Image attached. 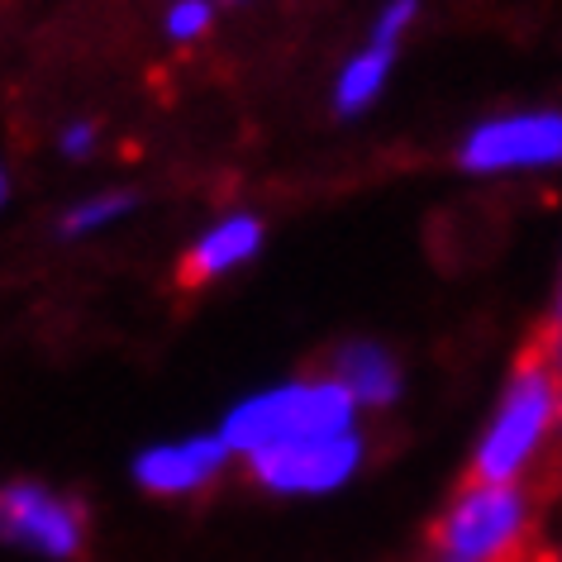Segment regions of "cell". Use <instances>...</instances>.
<instances>
[{
  "instance_id": "6da1fadb",
  "label": "cell",
  "mask_w": 562,
  "mask_h": 562,
  "mask_svg": "<svg viewBox=\"0 0 562 562\" xmlns=\"http://www.w3.org/2000/svg\"><path fill=\"white\" fill-rule=\"evenodd\" d=\"M562 448V376L533 353L505 376L482 434L468 453V476L482 482H533V472Z\"/></svg>"
},
{
  "instance_id": "7a4b0ae2",
  "label": "cell",
  "mask_w": 562,
  "mask_h": 562,
  "mask_svg": "<svg viewBox=\"0 0 562 562\" xmlns=\"http://www.w3.org/2000/svg\"><path fill=\"white\" fill-rule=\"evenodd\" d=\"M348 429H362V411L329 372L291 376V382H272L262 391H248V396H238L215 425L224 448H229L238 462L262 458V453H272V448H286V443L348 434Z\"/></svg>"
},
{
  "instance_id": "3957f363",
  "label": "cell",
  "mask_w": 562,
  "mask_h": 562,
  "mask_svg": "<svg viewBox=\"0 0 562 562\" xmlns=\"http://www.w3.org/2000/svg\"><path fill=\"white\" fill-rule=\"evenodd\" d=\"M429 553L453 562H539V491L533 482L462 476L434 515Z\"/></svg>"
},
{
  "instance_id": "277c9868",
  "label": "cell",
  "mask_w": 562,
  "mask_h": 562,
  "mask_svg": "<svg viewBox=\"0 0 562 562\" xmlns=\"http://www.w3.org/2000/svg\"><path fill=\"white\" fill-rule=\"evenodd\" d=\"M458 167L476 181L539 177L562 167V110L529 105L476 120L458 144Z\"/></svg>"
},
{
  "instance_id": "5b68a950",
  "label": "cell",
  "mask_w": 562,
  "mask_h": 562,
  "mask_svg": "<svg viewBox=\"0 0 562 562\" xmlns=\"http://www.w3.org/2000/svg\"><path fill=\"white\" fill-rule=\"evenodd\" d=\"M368 434L348 429V434H325V439H305L272 448L262 458H248L244 468L267 496H286V501H319V496H339L344 486H353V476L368 468Z\"/></svg>"
},
{
  "instance_id": "8992f818",
  "label": "cell",
  "mask_w": 562,
  "mask_h": 562,
  "mask_svg": "<svg viewBox=\"0 0 562 562\" xmlns=\"http://www.w3.org/2000/svg\"><path fill=\"white\" fill-rule=\"evenodd\" d=\"M0 543L48 562H72L87 548V510L44 482L0 486Z\"/></svg>"
},
{
  "instance_id": "52a82bcc",
  "label": "cell",
  "mask_w": 562,
  "mask_h": 562,
  "mask_svg": "<svg viewBox=\"0 0 562 562\" xmlns=\"http://www.w3.org/2000/svg\"><path fill=\"white\" fill-rule=\"evenodd\" d=\"M229 462H234V453L224 448V439L215 429H205V434H181V439L144 443L130 458V476H134L138 491H148V496L177 501V496H195V491L215 486L220 476L229 472Z\"/></svg>"
},
{
  "instance_id": "ba28073f",
  "label": "cell",
  "mask_w": 562,
  "mask_h": 562,
  "mask_svg": "<svg viewBox=\"0 0 562 562\" xmlns=\"http://www.w3.org/2000/svg\"><path fill=\"white\" fill-rule=\"evenodd\" d=\"M262 244H267L262 215L229 210V215H220L215 224H205V229L195 234V244L187 248V258H181V281H187V286H210V281L244 272L262 252Z\"/></svg>"
},
{
  "instance_id": "9c48e42d",
  "label": "cell",
  "mask_w": 562,
  "mask_h": 562,
  "mask_svg": "<svg viewBox=\"0 0 562 562\" xmlns=\"http://www.w3.org/2000/svg\"><path fill=\"white\" fill-rule=\"evenodd\" d=\"M329 376L339 382L362 415H382L405 396V368L382 339H344L329 353Z\"/></svg>"
},
{
  "instance_id": "30bf717a",
  "label": "cell",
  "mask_w": 562,
  "mask_h": 562,
  "mask_svg": "<svg viewBox=\"0 0 562 562\" xmlns=\"http://www.w3.org/2000/svg\"><path fill=\"white\" fill-rule=\"evenodd\" d=\"M396 53L401 48H386V44H372L362 38V48H353L344 58V67L334 72V87H329V101H334V115L339 120H358L382 101L386 87H391V72H396Z\"/></svg>"
},
{
  "instance_id": "8fae6325",
  "label": "cell",
  "mask_w": 562,
  "mask_h": 562,
  "mask_svg": "<svg viewBox=\"0 0 562 562\" xmlns=\"http://www.w3.org/2000/svg\"><path fill=\"white\" fill-rule=\"evenodd\" d=\"M138 210V191H91L58 215V238H95Z\"/></svg>"
},
{
  "instance_id": "7c38bea8",
  "label": "cell",
  "mask_w": 562,
  "mask_h": 562,
  "mask_svg": "<svg viewBox=\"0 0 562 562\" xmlns=\"http://www.w3.org/2000/svg\"><path fill=\"white\" fill-rule=\"evenodd\" d=\"M210 24H215V0H172L162 10V34L172 44H195L210 34Z\"/></svg>"
},
{
  "instance_id": "4fadbf2b",
  "label": "cell",
  "mask_w": 562,
  "mask_h": 562,
  "mask_svg": "<svg viewBox=\"0 0 562 562\" xmlns=\"http://www.w3.org/2000/svg\"><path fill=\"white\" fill-rule=\"evenodd\" d=\"M415 20H419V0H382L368 24V38L372 44H386V48H401L405 34L415 30Z\"/></svg>"
},
{
  "instance_id": "5bb4252c",
  "label": "cell",
  "mask_w": 562,
  "mask_h": 562,
  "mask_svg": "<svg viewBox=\"0 0 562 562\" xmlns=\"http://www.w3.org/2000/svg\"><path fill=\"white\" fill-rule=\"evenodd\" d=\"M95 144H101V130H95V120H67L58 130V153L67 162H87Z\"/></svg>"
},
{
  "instance_id": "9a60e30c",
  "label": "cell",
  "mask_w": 562,
  "mask_h": 562,
  "mask_svg": "<svg viewBox=\"0 0 562 562\" xmlns=\"http://www.w3.org/2000/svg\"><path fill=\"white\" fill-rule=\"evenodd\" d=\"M533 353H539L548 368L562 376V319H548V325L539 329V339H533Z\"/></svg>"
},
{
  "instance_id": "2e32d148",
  "label": "cell",
  "mask_w": 562,
  "mask_h": 562,
  "mask_svg": "<svg viewBox=\"0 0 562 562\" xmlns=\"http://www.w3.org/2000/svg\"><path fill=\"white\" fill-rule=\"evenodd\" d=\"M10 201V172H5V162H0V210H5Z\"/></svg>"
},
{
  "instance_id": "e0dca14e",
  "label": "cell",
  "mask_w": 562,
  "mask_h": 562,
  "mask_svg": "<svg viewBox=\"0 0 562 562\" xmlns=\"http://www.w3.org/2000/svg\"><path fill=\"white\" fill-rule=\"evenodd\" d=\"M548 319H562V272H558V291H553V311H548Z\"/></svg>"
},
{
  "instance_id": "ac0fdd59",
  "label": "cell",
  "mask_w": 562,
  "mask_h": 562,
  "mask_svg": "<svg viewBox=\"0 0 562 562\" xmlns=\"http://www.w3.org/2000/svg\"><path fill=\"white\" fill-rule=\"evenodd\" d=\"M539 562H562V539H558L553 548H548V553H539Z\"/></svg>"
},
{
  "instance_id": "d6986e66",
  "label": "cell",
  "mask_w": 562,
  "mask_h": 562,
  "mask_svg": "<svg viewBox=\"0 0 562 562\" xmlns=\"http://www.w3.org/2000/svg\"><path fill=\"white\" fill-rule=\"evenodd\" d=\"M553 482H558V491H562V448H558V458H553Z\"/></svg>"
},
{
  "instance_id": "ffe728a7",
  "label": "cell",
  "mask_w": 562,
  "mask_h": 562,
  "mask_svg": "<svg viewBox=\"0 0 562 562\" xmlns=\"http://www.w3.org/2000/svg\"><path fill=\"white\" fill-rule=\"evenodd\" d=\"M429 562H453V558H434V553H429Z\"/></svg>"
}]
</instances>
